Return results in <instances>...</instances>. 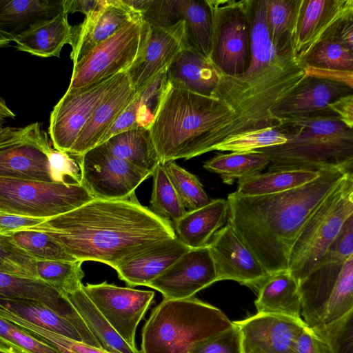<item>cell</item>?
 <instances>
[{
  "mask_svg": "<svg viewBox=\"0 0 353 353\" xmlns=\"http://www.w3.org/2000/svg\"><path fill=\"white\" fill-rule=\"evenodd\" d=\"M93 199L80 183L0 178V211L11 214L46 220Z\"/></svg>",
  "mask_w": 353,
  "mask_h": 353,
  "instance_id": "obj_8",
  "label": "cell"
},
{
  "mask_svg": "<svg viewBox=\"0 0 353 353\" xmlns=\"http://www.w3.org/2000/svg\"><path fill=\"white\" fill-rule=\"evenodd\" d=\"M0 117L4 119L15 118L16 117V114L1 98H0Z\"/></svg>",
  "mask_w": 353,
  "mask_h": 353,
  "instance_id": "obj_58",
  "label": "cell"
},
{
  "mask_svg": "<svg viewBox=\"0 0 353 353\" xmlns=\"http://www.w3.org/2000/svg\"><path fill=\"white\" fill-rule=\"evenodd\" d=\"M232 322L240 332L243 353H293L296 336L307 326L301 318L267 313Z\"/></svg>",
  "mask_w": 353,
  "mask_h": 353,
  "instance_id": "obj_19",
  "label": "cell"
},
{
  "mask_svg": "<svg viewBox=\"0 0 353 353\" xmlns=\"http://www.w3.org/2000/svg\"><path fill=\"white\" fill-rule=\"evenodd\" d=\"M52 149L41 123L0 127V178L59 183L50 163Z\"/></svg>",
  "mask_w": 353,
  "mask_h": 353,
  "instance_id": "obj_12",
  "label": "cell"
},
{
  "mask_svg": "<svg viewBox=\"0 0 353 353\" xmlns=\"http://www.w3.org/2000/svg\"><path fill=\"white\" fill-rule=\"evenodd\" d=\"M149 30L150 25L142 17L129 21L73 65L67 90L127 72L141 54Z\"/></svg>",
  "mask_w": 353,
  "mask_h": 353,
  "instance_id": "obj_11",
  "label": "cell"
},
{
  "mask_svg": "<svg viewBox=\"0 0 353 353\" xmlns=\"http://www.w3.org/2000/svg\"><path fill=\"white\" fill-rule=\"evenodd\" d=\"M64 12L63 0H0V32L10 42Z\"/></svg>",
  "mask_w": 353,
  "mask_h": 353,
  "instance_id": "obj_26",
  "label": "cell"
},
{
  "mask_svg": "<svg viewBox=\"0 0 353 353\" xmlns=\"http://www.w3.org/2000/svg\"><path fill=\"white\" fill-rule=\"evenodd\" d=\"M216 268L208 244L189 249L147 287L159 291L164 299L194 297L217 282Z\"/></svg>",
  "mask_w": 353,
  "mask_h": 353,
  "instance_id": "obj_17",
  "label": "cell"
},
{
  "mask_svg": "<svg viewBox=\"0 0 353 353\" xmlns=\"http://www.w3.org/2000/svg\"><path fill=\"white\" fill-rule=\"evenodd\" d=\"M136 92L127 74L121 85L95 110L68 154L79 157L100 145L117 118L133 100Z\"/></svg>",
  "mask_w": 353,
  "mask_h": 353,
  "instance_id": "obj_25",
  "label": "cell"
},
{
  "mask_svg": "<svg viewBox=\"0 0 353 353\" xmlns=\"http://www.w3.org/2000/svg\"><path fill=\"white\" fill-rule=\"evenodd\" d=\"M353 166L320 170L300 187L255 196H228V223L250 248L268 274L288 270L291 249L301 228L322 201L353 172Z\"/></svg>",
  "mask_w": 353,
  "mask_h": 353,
  "instance_id": "obj_3",
  "label": "cell"
},
{
  "mask_svg": "<svg viewBox=\"0 0 353 353\" xmlns=\"http://www.w3.org/2000/svg\"><path fill=\"white\" fill-rule=\"evenodd\" d=\"M254 305L257 313L301 318L299 283L288 270L269 274L257 287Z\"/></svg>",
  "mask_w": 353,
  "mask_h": 353,
  "instance_id": "obj_29",
  "label": "cell"
},
{
  "mask_svg": "<svg viewBox=\"0 0 353 353\" xmlns=\"http://www.w3.org/2000/svg\"><path fill=\"white\" fill-rule=\"evenodd\" d=\"M6 119L0 117V127L3 126V124L6 122Z\"/></svg>",
  "mask_w": 353,
  "mask_h": 353,
  "instance_id": "obj_61",
  "label": "cell"
},
{
  "mask_svg": "<svg viewBox=\"0 0 353 353\" xmlns=\"http://www.w3.org/2000/svg\"><path fill=\"white\" fill-rule=\"evenodd\" d=\"M301 314L309 327L334 321L353 310V256L325 262L299 282Z\"/></svg>",
  "mask_w": 353,
  "mask_h": 353,
  "instance_id": "obj_9",
  "label": "cell"
},
{
  "mask_svg": "<svg viewBox=\"0 0 353 353\" xmlns=\"http://www.w3.org/2000/svg\"><path fill=\"white\" fill-rule=\"evenodd\" d=\"M101 0H63L64 12L68 15L74 12H81L85 16L93 12Z\"/></svg>",
  "mask_w": 353,
  "mask_h": 353,
  "instance_id": "obj_55",
  "label": "cell"
},
{
  "mask_svg": "<svg viewBox=\"0 0 353 353\" xmlns=\"http://www.w3.org/2000/svg\"><path fill=\"white\" fill-rule=\"evenodd\" d=\"M142 17L123 0H101L99 6L85 16L83 21L72 26L70 59L73 65L129 21Z\"/></svg>",
  "mask_w": 353,
  "mask_h": 353,
  "instance_id": "obj_22",
  "label": "cell"
},
{
  "mask_svg": "<svg viewBox=\"0 0 353 353\" xmlns=\"http://www.w3.org/2000/svg\"><path fill=\"white\" fill-rule=\"evenodd\" d=\"M327 109L334 112L349 128L353 127V94L340 97L328 104Z\"/></svg>",
  "mask_w": 353,
  "mask_h": 353,
  "instance_id": "obj_53",
  "label": "cell"
},
{
  "mask_svg": "<svg viewBox=\"0 0 353 353\" xmlns=\"http://www.w3.org/2000/svg\"><path fill=\"white\" fill-rule=\"evenodd\" d=\"M232 114L223 101L168 81L149 129L160 163L203 154L210 134Z\"/></svg>",
  "mask_w": 353,
  "mask_h": 353,
  "instance_id": "obj_4",
  "label": "cell"
},
{
  "mask_svg": "<svg viewBox=\"0 0 353 353\" xmlns=\"http://www.w3.org/2000/svg\"><path fill=\"white\" fill-rule=\"evenodd\" d=\"M252 0H208L212 17L210 61L226 76L243 73L250 63Z\"/></svg>",
  "mask_w": 353,
  "mask_h": 353,
  "instance_id": "obj_10",
  "label": "cell"
},
{
  "mask_svg": "<svg viewBox=\"0 0 353 353\" xmlns=\"http://www.w3.org/2000/svg\"><path fill=\"white\" fill-rule=\"evenodd\" d=\"M352 215L353 172H350L315 209L293 244L288 271L298 283L323 264L331 245Z\"/></svg>",
  "mask_w": 353,
  "mask_h": 353,
  "instance_id": "obj_7",
  "label": "cell"
},
{
  "mask_svg": "<svg viewBox=\"0 0 353 353\" xmlns=\"http://www.w3.org/2000/svg\"><path fill=\"white\" fill-rule=\"evenodd\" d=\"M0 311L39 327L83 342L80 334L70 322L38 301L0 297Z\"/></svg>",
  "mask_w": 353,
  "mask_h": 353,
  "instance_id": "obj_32",
  "label": "cell"
},
{
  "mask_svg": "<svg viewBox=\"0 0 353 353\" xmlns=\"http://www.w3.org/2000/svg\"><path fill=\"white\" fill-rule=\"evenodd\" d=\"M227 199L210 200L206 205L187 211L172 223L176 238L190 249L207 245L214 233L227 223Z\"/></svg>",
  "mask_w": 353,
  "mask_h": 353,
  "instance_id": "obj_27",
  "label": "cell"
},
{
  "mask_svg": "<svg viewBox=\"0 0 353 353\" xmlns=\"http://www.w3.org/2000/svg\"><path fill=\"white\" fill-rule=\"evenodd\" d=\"M250 63L243 73H220L212 97L223 101L233 114L208 136L205 153L214 151L223 140L245 132L268 127L279 121L271 109L305 77V63L294 49L278 52L272 44L265 23V0L250 5Z\"/></svg>",
  "mask_w": 353,
  "mask_h": 353,
  "instance_id": "obj_2",
  "label": "cell"
},
{
  "mask_svg": "<svg viewBox=\"0 0 353 353\" xmlns=\"http://www.w3.org/2000/svg\"><path fill=\"white\" fill-rule=\"evenodd\" d=\"M304 62L316 68L353 71V51L331 39L325 40L314 47Z\"/></svg>",
  "mask_w": 353,
  "mask_h": 353,
  "instance_id": "obj_46",
  "label": "cell"
},
{
  "mask_svg": "<svg viewBox=\"0 0 353 353\" xmlns=\"http://www.w3.org/2000/svg\"><path fill=\"white\" fill-rule=\"evenodd\" d=\"M190 353H243L240 332L233 323L230 329L197 344Z\"/></svg>",
  "mask_w": 353,
  "mask_h": 353,
  "instance_id": "obj_48",
  "label": "cell"
},
{
  "mask_svg": "<svg viewBox=\"0 0 353 353\" xmlns=\"http://www.w3.org/2000/svg\"><path fill=\"white\" fill-rule=\"evenodd\" d=\"M11 241L37 261H78L48 234L31 228L13 231Z\"/></svg>",
  "mask_w": 353,
  "mask_h": 353,
  "instance_id": "obj_38",
  "label": "cell"
},
{
  "mask_svg": "<svg viewBox=\"0 0 353 353\" xmlns=\"http://www.w3.org/2000/svg\"><path fill=\"white\" fill-rule=\"evenodd\" d=\"M105 144L115 157L152 176L161 163L149 129L135 128L109 138Z\"/></svg>",
  "mask_w": 353,
  "mask_h": 353,
  "instance_id": "obj_31",
  "label": "cell"
},
{
  "mask_svg": "<svg viewBox=\"0 0 353 353\" xmlns=\"http://www.w3.org/2000/svg\"><path fill=\"white\" fill-rule=\"evenodd\" d=\"M10 41L1 33L0 32V48L8 46Z\"/></svg>",
  "mask_w": 353,
  "mask_h": 353,
  "instance_id": "obj_59",
  "label": "cell"
},
{
  "mask_svg": "<svg viewBox=\"0 0 353 353\" xmlns=\"http://www.w3.org/2000/svg\"><path fill=\"white\" fill-rule=\"evenodd\" d=\"M293 353H320L316 339L310 327L306 326L296 336Z\"/></svg>",
  "mask_w": 353,
  "mask_h": 353,
  "instance_id": "obj_54",
  "label": "cell"
},
{
  "mask_svg": "<svg viewBox=\"0 0 353 353\" xmlns=\"http://www.w3.org/2000/svg\"><path fill=\"white\" fill-rule=\"evenodd\" d=\"M190 248L176 237L157 243L120 264L114 270L130 287L147 286Z\"/></svg>",
  "mask_w": 353,
  "mask_h": 353,
  "instance_id": "obj_24",
  "label": "cell"
},
{
  "mask_svg": "<svg viewBox=\"0 0 353 353\" xmlns=\"http://www.w3.org/2000/svg\"><path fill=\"white\" fill-rule=\"evenodd\" d=\"M64 12L32 27L13 42L17 50L40 57H60L63 47L70 44L72 26Z\"/></svg>",
  "mask_w": 353,
  "mask_h": 353,
  "instance_id": "obj_30",
  "label": "cell"
},
{
  "mask_svg": "<svg viewBox=\"0 0 353 353\" xmlns=\"http://www.w3.org/2000/svg\"><path fill=\"white\" fill-rule=\"evenodd\" d=\"M310 328L320 353H353V310L334 321Z\"/></svg>",
  "mask_w": 353,
  "mask_h": 353,
  "instance_id": "obj_41",
  "label": "cell"
},
{
  "mask_svg": "<svg viewBox=\"0 0 353 353\" xmlns=\"http://www.w3.org/2000/svg\"><path fill=\"white\" fill-rule=\"evenodd\" d=\"M167 82V69H165L136 92L133 101L136 107L137 127L150 129Z\"/></svg>",
  "mask_w": 353,
  "mask_h": 353,
  "instance_id": "obj_44",
  "label": "cell"
},
{
  "mask_svg": "<svg viewBox=\"0 0 353 353\" xmlns=\"http://www.w3.org/2000/svg\"><path fill=\"white\" fill-rule=\"evenodd\" d=\"M0 353H17L10 348L0 344Z\"/></svg>",
  "mask_w": 353,
  "mask_h": 353,
  "instance_id": "obj_60",
  "label": "cell"
},
{
  "mask_svg": "<svg viewBox=\"0 0 353 353\" xmlns=\"http://www.w3.org/2000/svg\"><path fill=\"white\" fill-rule=\"evenodd\" d=\"M353 19L343 22L331 39L338 44L353 51Z\"/></svg>",
  "mask_w": 353,
  "mask_h": 353,
  "instance_id": "obj_56",
  "label": "cell"
},
{
  "mask_svg": "<svg viewBox=\"0 0 353 353\" xmlns=\"http://www.w3.org/2000/svg\"><path fill=\"white\" fill-rule=\"evenodd\" d=\"M232 326L220 309L196 298L163 299L143 327L141 352L190 353Z\"/></svg>",
  "mask_w": 353,
  "mask_h": 353,
  "instance_id": "obj_6",
  "label": "cell"
},
{
  "mask_svg": "<svg viewBox=\"0 0 353 353\" xmlns=\"http://www.w3.org/2000/svg\"><path fill=\"white\" fill-rule=\"evenodd\" d=\"M127 77L123 72L90 85L66 90L50 115L48 132L55 150L69 153L98 106Z\"/></svg>",
  "mask_w": 353,
  "mask_h": 353,
  "instance_id": "obj_13",
  "label": "cell"
},
{
  "mask_svg": "<svg viewBox=\"0 0 353 353\" xmlns=\"http://www.w3.org/2000/svg\"><path fill=\"white\" fill-rule=\"evenodd\" d=\"M123 2L135 12L142 14L150 6L152 0H123Z\"/></svg>",
  "mask_w": 353,
  "mask_h": 353,
  "instance_id": "obj_57",
  "label": "cell"
},
{
  "mask_svg": "<svg viewBox=\"0 0 353 353\" xmlns=\"http://www.w3.org/2000/svg\"><path fill=\"white\" fill-rule=\"evenodd\" d=\"M167 175L187 211L196 210L210 201L199 178L175 161L164 164Z\"/></svg>",
  "mask_w": 353,
  "mask_h": 353,
  "instance_id": "obj_42",
  "label": "cell"
},
{
  "mask_svg": "<svg viewBox=\"0 0 353 353\" xmlns=\"http://www.w3.org/2000/svg\"><path fill=\"white\" fill-rule=\"evenodd\" d=\"M286 141L285 136L276 128L268 127L230 137L219 143L214 150L250 152L281 145Z\"/></svg>",
  "mask_w": 353,
  "mask_h": 353,
  "instance_id": "obj_43",
  "label": "cell"
},
{
  "mask_svg": "<svg viewBox=\"0 0 353 353\" xmlns=\"http://www.w3.org/2000/svg\"><path fill=\"white\" fill-rule=\"evenodd\" d=\"M319 170L306 169L279 170L259 173L238 181L234 192L243 196L268 195L300 187L316 179Z\"/></svg>",
  "mask_w": 353,
  "mask_h": 353,
  "instance_id": "obj_33",
  "label": "cell"
},
{
  "mask_svg": "<svg viewBox=\"0 0 353 353\" xmlns=\"http://www.w3.org/2000/svg\"><path fill=\"white\" fill-rule=\"evenodd\" d=\"M0 316L24 329L32 335L50 344L62 353H111L103 347H97L81 341L69 339L28 323L4 312L0 311Z\"/></svg>",
  "mask_w": 353,
  "mask_h": 353,
  "instance_id": "obj_45",
  "label": "cell"
},
{
  "mask_svg": "<svg viewBox=\"0 0 353 353\" xmlns=\"http://www.w3.org/2000/svg\"><path fill=\"white\" fill-rule=\"evenodd\" d=\"M350 19H353V0H301L294 38L295 55L304 61L316 45L332 39Z\"/></svg>",
  "mask_w": 353,
  "mask_h": 353,
  "instance_id": "obj_16",
  "label": "cell"
},
{
  "mask_svg": "<svg viewBox=\"0 0 353 353\" xmlns=\"http://www.w3.org/2000/svg\"><path fill=\"white\" fill-rule=\"evenodd\" d=\"M152 176L153 186L150 210L158 216L173 223L187 210L168 176L164 165L160 163Z\"/></svg>",
  "mask_w": 353,
  "mask_h": 353,
  "instance_id": "obj_39",
  "label": "cell"
},
{
  "mask_svg": "<svg viewBox=\"0 0 353 353\" xmlns=\"http://www.w3.org/2000/svg\"><path fill=\"white\" fill-rule=\"evenodd\" d=\"M31 228L43 232L78 261L115 269L161 241L176 236L172 223L127 199H93Z\"/></svg>",
  "mask_w": 353,
  "mask_h": 353,
  "instance_id": "obj_1",
  "label": "cell"
},
{
  "mask_svg": "<svg viewBox=\"0 0 353 353\" xmlns=\"http://www.w3.org/2000/svg\"><path fill=\"white\" fill-rule=\"evenodd\" d=\"M351 256H353V215L344 223L340 233L331 245L323 263H343Z\"/></svg>",
  "mask_w": 353,
  "mask_h": 353,
  "instance_id": "obj_50",
  "label": "cell"
},
{
  "mask_svg": "<svg viewBox=\"0 0 353 353\" xmlns=\"http://www.w3.org/2000/svg\"><path fill=\"white\" fill-rule=\"evenodd\" d=\"M82 288L94 305L124 341L137 349V328L154 301V292L119 287L104 281Z\"/></svg>",
  "mask_w": 353,
  "mask_h": 353,
  "instance_id": "obj_15",
  "label": "cell"
},
{
  "mask_svg": "<svg viewBox=\"0 0 353 353\" xmlns=\"http://www.w3.org/2000/svg\"><path fill=\"white\" fill-rule=\"evenodd\" d=\"M82 285L66 296L102 347L111 353H141L124 341L94 305Z\"/></svg>",
  "mask_w": 353,
  "mask_h": 353,
  "instance_id": "obj_34",
  "label": "cell"
},
{
  "mask_svg": "<svg viewBox=\"0 0 353 353\" xmlns=\"http://www.w3.org/2000/svg\"><path fill=\"white\" fill-rule=\"evenodd\" d=\"M36 261L16 245L9 235L0 236V272L38 279Z\"/></svg>",
  "mask_w": 353,
  "mask_h": 353,
  "instance_id": "obj_47",
  "label": "cell"
},
{
  "mask_svg": "<svg viewBox=\"0 0 353 353\" xmlns=\"http://www.w3.org/2000/svg\"><path fill=\"white\" fill-rule=\"evenodd\" d=\"M0 297L41 303L70 322L83 343L102 347L67 296L41 279L0 272Z\"/></svg>",
  "mask_w": 353,
  "mask_h": 353,
  "instance_id": "obj_21",
  "label": "cell"
},
{
  "mask_svg": "<svg viewBox=\"0 0 353 353\" xmlns=\"http://www.w3.org/2000/svg\"><path fill=\"white\" fill-rule=\"evenodd\" d=\"M287 139L281 145L256 150L270 160L268 171L319 170L353 166V131L325 109L305 117L281 119L276 127Z\"/></svg>",
  "mask_w": 353,
  "mask_h": 353,
  "instance_id": "obj_5",
  "label": "cell"
},
{
  "mask_svg": "<svg viewBox=\"0 0 353 353\" xmlns=\"http://www.w3.org/2000/svg\"><path fill=\"white\" fill-rule=\"evenodd\" d=\"M352 94V89L343 83L306 77L271 109L273 117L281 119L305 117L327 109L337 98Z\"/></svg>",
  "mask_w": 353,
  "mask_h": 353,
  "instance_id": "obj_23",
  "label": "cell"
},
{
  "mask_svg": "<svg viewBox=\"0 0 353 353\" xmlns=\"http://www.w3.org/2000/svg\"><path fill=\"white\" fill-rule=\"evenodd\" d=\"M208 246L218 281L232 280L256 290L269 275L228 222L214 233Z\"/></svg>",
  "mask_w": 353,
  "mask_h": 353,
  "instance_id": "obj_18",
  "label": "cell"
},
{
  "mask_svg": "<svg viewBox=\"0 0 353 353\" xmlns=\"http://www.w3.org/2000/svg\"><path fill=\"white\" fill-rule=\"evenodd\" d=\"M181 0H152L142 14L143 19L155 27H168L180 20Z\"/></svg>",
  "mask_w": 353,
  "mask_h": 353,
  "instance_id": "obj_49",
  "label": "cell"
},
{
  "mask_svg": "<svg viewBox=\"0 0 353 353\" xmlns=\"http://www.w3.org/2000/svg\"><path fill=\"white\" fill-rule=\"evenodd\" d=\"M188 45L183 20L168 27L150 25L143 48L127 72L132 88L140 90L161 71L168 69L176 55Z\"/></svg>",
  "mask_w": 353,
  "mask_h": 353,
  "instance_id": "obj_20",
  "label": "cell"
},
{
  "mask_svg": "<svg viewBox=\"0 0 353 353\" xmlns=\"http://www.w3.org/2000/svg\"><path fill=\"white\" fill-rule=\"evenodd\" d=\"M180 20L185 23L189 46L210 61L212 17L208 0H181Z\"/></svg>",
  "mask_w": 353,
  "mask_h": 353,
  "instance_id": "obj_37",
  "label": "cell"
},
{
  "mask_svg": "<svg viewBox=\"0 0 353 353\" xmlns=\"http://www.w3.org/2000/svg\"><path fill=\"white\" fill-rule=\"evenodd\" d=\"M268 155L257 150L219 154L207 161L203 168L218 174L228 185L258 174L268 167Z\"/></svg>",
  "mask_w": 353,
  "mask_h": 353,
  "instance_id": "obj_36",
  "label": "cell"
},
{
  "mask_svg": "<svg viewBox=\"0 0 353 353\" xmlns=\"http://www.w3.org/2000/svg\"><path fill=\"white\" fill-rule=\"evenodd\" d=\"M46 219L18 216L0 211V236L13 231L34 227Z\"/></svg>",
  "mask_w": 353,
  "mask_h": 353,
  "instance_id": "obj_51",
  "label": "cell"
},
{
  "mask_svg": "<svg viewBox=\"0 0 353 353\" xmlns=\"http://www.w3.org/2000/svg\"><path fill=\"white\" fill-rule=\"evenodd\" d=\"M305 72L306 76L341 83L353 88V71L324 69L305 65Z\"/></svg>",
  "mask_w": 353,
  "mask_h": 353,
  "instance_id": "obj_52",
  "label": "cell"
},
{
  "mask_svg": "<svg viewBox=\"0 0 353 353\" xmlns=\"http://www.w3.org/2000/svg\"><path fill=\"white\" fill-rule=\"evenodd\" d=\"M167 78L190 91L212 97L219 84L220 72L194 49L186 48L168 67Z\"/></svg>",
  "mask_w": 353,
  "mask_h": 353,
  "instance_id": "obj_28",
  "label": "cell"
},
{
  "mask_svg": "<svg viewBox=\"0 0 353 353\" xmlns=\"http://www.w3.org/2000/svg\"><path fill=\"white\" fill-rule=\"evenodd\" d=\"M301 0H265V18L270 41L278 52L294 49Z\"/></svg>",
  "mask_w": 353,
  "mask_h": 353,
  "instance_id": "obj_35",
  "label": "cell"
},
{
  "mask_svg": "<svg viewBox=\"0 0 353 353\" xmlns=\"http://www.w3.org/2000/svg\"><path fill=\"white\" fill-rule=\"evenodd\" d=\"M83 262L63 261H36V273L39 279L50 285L62 294H68L78 289L84 273Z\"/></svg>",
  "mask_w": 353,
  "mask_h": 353,
  "instance_id": "obj_40",
  "label": "cell"
},
{
  "mask_svg": "<svg viewBox=\"0 0 353 353\" xmlns=\"http://www.w3.org/2000/svg\"><path fill=\"white\" fill-rule=\"evenodd\" d=\"M77 157L81 184L94 199H127L150 175L113 155L101 143Z\"/></svg>",
  "mask_w": 353,
  "mask_h": 353,
  "instance_id": "obj_14",
  "label": "cell"
}]
</instances>
